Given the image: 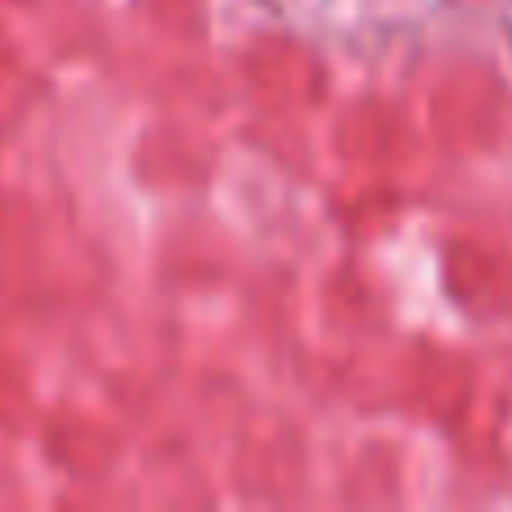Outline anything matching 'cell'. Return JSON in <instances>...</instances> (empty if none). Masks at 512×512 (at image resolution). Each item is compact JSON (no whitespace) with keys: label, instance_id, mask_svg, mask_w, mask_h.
I'll use <instances>...</instances> for the list:
<instances>
[]
</instances>
